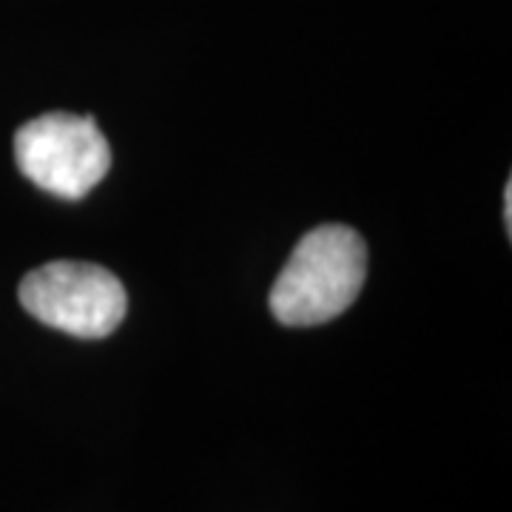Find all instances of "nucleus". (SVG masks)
<instances>
[{
  "label": "nucleus",
  "instance_id": "f257e3e1",
  "mask_svg": "<svg viewBox=\"0 0 512 512\" xmlns=\"http://www.w3.org/2000/svg\"><path fill=\"white\" fill-rule=\"evenodd\" d=\"M367 248L348 225H319L299 239L271 288V313L288 328L325 325L365 288Z\"/></svg>",
  "mask_w": 512,
  "mask_h": 512
},
{
  "label": "nucleus",
  "instance_id": "f03ea898",
  "mask_svg": "<svg viewBox=\"0 0 512 512\" xmlns=\"http://www.w3.org/2000/svg\"><path fill=\"white\" fill-rule=\"evenodd\" d=\"M18 296L37 322L77 339H103L114 333L128 308L126 288L117 276L74 259L46 262L26 274Z\"/></svg>",
  "mask_w": 512,
  "mask_h": 512
},
{
  "label": "nucleus",
  "instance_id": "7ed1b4c3",
  "mask_svg": "<svg viewBox=\"0 0 512 512\" xmlns=\"http://www.w3.org/2000/svg\"><path fill=\"white\" fill-rule=\"evenodd\" d=\"M15 160L37 188L63 200H83L109 174L111 148L92 117L55 111L18 128Z\"/></svg>",
  "mask_w": 512,
  "mask_h": 512
},
{
  "label": "nucleus",
  "instance_id": "20e7f679",
  "mask_svg": "<svg viewBox=\"0 0 512 512\" xmlns=\"http://www.w3.org/2000/svg\"><path fill=\"white\" fill-rule=\"evenodd\" d=\"M512 185H507V191H504V220H507V228H510L512 220Z\"/></svg>",
  "mask_w": 512,
  "mask_h": 512
}]
</instances>
